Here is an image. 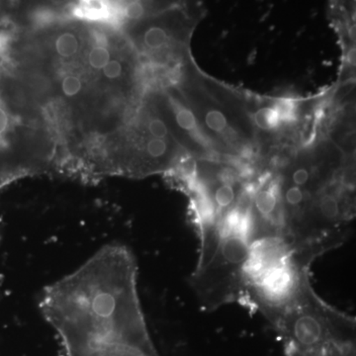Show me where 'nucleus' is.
<instances>
[{
  "label": "nucleus",
  "mask_w": 356,
  "mask_h": 356,
  "mask_svg": "<svg viewBox=\"0 0 356 356\" xmlns=\"http://www.w3.org/2000/svg\"><path fill=\"white\" fill-rule=\"evenodd\" d=\"M288 356H355V321L327 305L312 284L273 325Z\"/></svg>",
  "instance_id": "1"
},
{
  "label": "nucleus",
  "mask_w": 356,
  "mask_h": 356,
  "mask_svg": "<svg viewBox=\"0 0 356 356\" xmlns=\"http://www.w3.org/2000/svg\"><path fill=\"white\" fill-rule=\"evenodd\" d=\"M55 50L60 58L74 57L79 51V40L74 33H60L56 38Z\"/></svg>",
  "instance_id": "2"
},
{
  "label": "nucleus",
  "mask_w": 356,
  "mask_h": 356,
  "mask_svg": "<svg viewBox=\"0 0 356 356\" xmlns=\"http://www.w3.org/2000/svg\"><path fill=\"white\" fill-rule=\"evenodd\" d=\"M254 123L262 130H273L280 125L281 118L277 108L264 107L257 110L254 115Z\"/></svg>",
  "instance_id": "3"
},
{
  "label": "nucleus",
  "mask_w": 356,
  "mask_h": 356,
  "mask_svg": "<svg viewBox=\"0 0 356 356\" xmlns=\"http://www.w3.org/2000/svg\"><path fill=\"white\" fill-rule=\"evenodd\" d=\"M170 36L165 28L159 26H152L145 32L144 44L152 50L163 48L168 44Z\"/></svg>",
  "instance_id": "4"
},
{
  "label": "nucleus",
  "mask_w": 356,
  "mask_h": 356,
  "mask_svg": "<svg viewBox=\"0 0 356 356\" xmlns=\"http://www.w3.org/2000/svg\"><path fill=\"white\" fill-rule=\"evenodd\" d=\"M206 126L212 132L222 133L228 127L226 115L218 109L209 110L205 115Z\"/></svg>",
  "instance_id": "5"
},
{
  "label": "nucleus",
  "mask_w": 356,
  "mask_h": 356,
  "mask_svg": "<svg viewBox=\"0 0 356 356\" xmlns=\"http://www.w3.org/2000/svg\"><path fill=\"white\" fill-rule=\"evenodd\" d=\"M110 60H111V55L108 49L105 47L96 46L89 53L88 62L92 69L102 70L108 64Z\"/></svg>",
  "instance_id": "6"
},
{
  "label": "nucleus",
  "mask_w": 356,
  "mask_h": 356,
  "mask_svg": "<svg viewBox=\"0 0 356 356\" xmlns=\"http://www.w3.org/2000/svg\"><path fill=\"white\" fill-rule=\"evenodd\" d=\"M67 356H135L126 351L118 350L113 346H103L92 350L70 353Z\"/></svg>",
  "instance_id": "7"
},
{
  "label": "nucleus",
  "mask_w": 356,
  "mask_h": 356,
  "mask_svg": "<svg viewBox=\"0 0 356 356\" xmlns=\"http://www.w3.org/2000/svg\"><path fill=\"white\" fill-rule=\"evenodd\" d=\"M146 153L152 159H161L168 153V144L165 139L152 138L147 143Z\"/></svg>",
  "instance_id": "8"
},
{
  "label": "nucleus",
  "mask_w": 356,
  "mask_h": 356,
  "mask_svg": "<svg viewBox=\"0 0 356 356\" xmlns=\"http://www.w3.org/2000/svg\"><path fill=\"white\" fill-rule=\"evenodd\" d=\"M177 122L185 131H193L197 127V119L191 109L181 108L177 113Z\"/></svg>",
  "instance_id": "9"
},
{
  "label": "nucleus",
  "mask_w": 356,
  "mask_h": 356,
  "mask_svg": "<svg viewBox=\"0 0 356 356\" xmlns=\"http://www.w3.org/2000/svg\"><path fill=\"white\" fill-rule=\"evenodd\" d=\"M81 88H83V83L79 76L69 74L63 79L62 89L65 96L69 97L76 96L81 92Z\"/></svg>",
  "instance_id": "10"
},
{
  "label": "nucleus",
  "mask_w": 356,
  "mask_h": 356,
  "mask_svg": "<svg viewBox=\"0 0 356 356\" xmlns=\"http://www.w3.org/2000/svg\"><path fill=\"white\" fill-rule=\"evenodd\" d=\"M124 14L128 19L139 20L145 14L144 4L140 0H133L126 6Z\"/></svg>",
  "instance_id": "11"
},
{
  "label": "nucleus",
  "mask_w": 356,
  "mask_h": 356,
  "mask_svg": "<svg viewBox=\"0 0 356 356\" xmlns=\"http://www.w3.org/2000/svg\"><path fill=\"white\" fill-rule=\"evenodd\" d=\"M147 129H149V132L153 138L165 139V138L168 137V126H166L165 122L161 120V119L156 118L149 121Z\"/></svg>",
  "instance_id": "12"
},
{
  "label": "nucleus",
  "mask_w": 356,
  "mask_h": 356,
  "mask_svg": "<svg viewBox=\"0 0 356 356\" xmlns=\"http://www.w3.org/2000/svg\"><path fill=\"white\" fill-rule=\"evenodd\" d=\"M103 76L108 79H118L123 72V67L119 60H110L108 64L102 69Z\"/></svg>",
  "instance_id": "13"
},
{
  "label": "nucleus",
  "mask_w": 356,
  "mask_h": 356,
  "mask_svg": "<svg viewBox=\"0 0 356 356\" xmlns=\"http://www.w3.org/2000/svg\"><path fill=\"white\" fill-rule=\"evenodd\" d=\"M81 1L84 2V3L90 4L93 3V2L98 1V0H81Z\"/></svg>",
  "instance_id": "14"
},
{
  "label": "nucleus",
  "mask_w": 356,
  "mask_h": 356,
  "mask_svg": "<svg viewBox=\"0 0 356 356\" xmlns=\"http://www.w3.org/2000/svg\"><path fill=\"white\" fill-rule=\"evenodd\" d=\"M120 1H129V0H120Z\"/></svg>",
  "instance_id": "15"
}]
</instances>
